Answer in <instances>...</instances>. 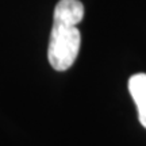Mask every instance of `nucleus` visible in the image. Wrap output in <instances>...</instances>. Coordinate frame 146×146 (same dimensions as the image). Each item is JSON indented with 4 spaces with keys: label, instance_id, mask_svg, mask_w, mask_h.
<instances>
[{
    "label": "nucleus",
    "instance_id": "obj_1",
    "mask_svg": "<svg viewBox=\"0 0 146 146\" xmlns=\"http://www.w3.org/2000/svg\"><path fill=\"white\" fill-rule=\"evenodd\" d=\"M81 34L77 25L72 22L53 19V27L47 47V58L53 69L58 72L68 70L80 52Z\"/></svg>",
    "mask_w": 146,
    "mask_h": 146
},
{
    "label": "nucleus",
    "instance_id": "obj_2",
    "mask_svg": "<svg viewBox=\"0 0 146 146\" xmlns=\"http://www.w3.org/2000/svg\"><path fill=\"white\" fill-rule=\"evenodd\" d=\"M129 92L138 110V119L146 129V73H137L129 78Z\"/></svg>",
    "mask_w": 146,
    "mask_h": 146
}]
</instances>
